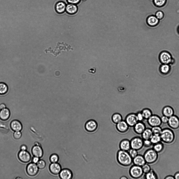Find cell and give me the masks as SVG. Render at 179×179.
<instances>
[{
  "mask_svg": "<svg viewBox=\"0 0 179 179\" xmlns=\"http://www.w3.org/2000/svg\"><path fill=\"white\" fill-rule=\"evenodd\" d=\"M117 159L120 165L124 166H128L133 163V159L128 151L120 149L117 152Z\"/></svg>",
  "mask_w": 179,
  "mask_h": 179,
  "instance_id": "cell-1",
  "label": "cell"
},
{
  "mask_svg": "<svg viewBox=\"0 0 179 179\" xmlns=\"http://www.w3.org/2000/svg\"><path fill=\"white\" fill-rule=\"evenodd\" d=\"M160 136L161 141L167 144L172 143L175 139V135L173 131L167 128L162 129Z\"/></svg>",
  "mask_w": 179,
  "mask_h": 179,
  "instance_id": "cell-2",
  "label": "cell"
},
{
  "mask_svg": "<svg viewBox=\"0 0 179 179\" xmlns=\"http://www.w3.org/2000/svg\"><path fill=\"white\" fill-rule=\"evenodd\" d=\"M143 156L146 163L149 164L155 163L158 158V153L152 148L149 149L146 151Z\"/></svg>",
  "mask_w": 179,
  "mask_h": 179,
  "instance_id": "cell-3",
  "label": "cell"
},
{
  "mask_svg": "<svg viewBox=\"0 0 179 179\" xmlns=\"http://www.w3.org/2000/svg\"><path fill=\"white\" fill-rule=\"evenodd\" d=\"M159 59L162 64H172L175 62L171 53L166 51H162L160 53Z\"/></svg>",
  "mask_w": 179,
  "mask_h": 179,
  "instance_id": "cell-4",
  "label": "cell"
},
{
  "mask_svg": "<svg viewBox=\"0 0 179 179\" xmlns=\"http://www.w3.org/2000/svg\"><path fill=\"white\" fill-rule=\"evenodd\" d=\"M143 173L141 167L134 165L130 167L129 170V174L130 176L134 179L140 178Z\"/></svg>",
  "mask_w": 179,
  "mask_h": 179,
  "instance_id": "cell-5",
  "label": "cell"
},
{
  "mask_svg": "<svg viewBox=\"0 0 179 179\" xmlns=\"http://www.w3.org/2000/svg\"><path fill=\"white\" fill-rule=\"evenodd\" d=\"M131 148L139 150L141 149L144 146L143 140L139 137H136L133 138L130 140Z\"/></svg>",
  "mask_w": 179,
  "mask_h": 179,
  "instance_id": "cell-6",
  "label": "cell"
},
{
  "mask_svg": "<svg viewBox=\"0 0 179 179\" xmlns=\"http://www.w3.org/2000/svg\"><path fill=\"white\" fill-rule=\"evenodd\" d=\"M147 120L148 123L151 127L160 126L162 123L160 117L155 114H153Z\"/></svg>",
  "mask_w": 179,
  "mask_h": 179,
  "instance_id": "cell-7",
  "label": "cell"
},
{
  "mask_svg": "<svg viewBox=\"0 0 179 179\" xmlns=\"http://www.w3.org/2000/svg\"><path fill=\"white\" fill-rule=\"evenodd\" d=\"M167 124L171 128L173 129H178L179 128V118L174 115L169 117Z\"/></svg>",
  "mask_w": 179,
  "mask_h": 179,
  "instance_id": "cell-8",
  "label": "cell"
},
{
  "mask_svg": "<svg viewBox=\"0 0 179 179\" xmlns=\"http://www.w3.org/2000/svg\"><path fill=\"white\" fill-rule=\"evenodd\" d=\"M98 124L96 121L93 120L88 121L86 123L85 128L86 130L90 132H93L97 129Z\"/></svg>",
  "mask_w": 179,
  "mask_h": 179,
  "instance_id": "cell-9",
  "label": "cell"
},
{
  "mask_svg": "<svg viewBox=\"0 0 179 179\" xmlns=\"http://www.w3.org/2000/svg\"><path fill=\"white\" fill-rule=\"evenodd\" d=\"M125 121L129 127H133L138 122L136 114L132 113L128 114Z\"/></svg>",
  "mask_w": 179,
  "mask_h": 179,
  "instance_id": "cell-10",
  "label": "cell"
},
{
  "mask_svg": "<svg viewBox=\"0 0 179 179\" xmlns=\"http://www.w3.org/2000/svg\"><path fill=\"white\" fill-rule=\"evenodd\" d=\"M26 170L28 175L33 176L38 173L39 168L36 164L33 162L30 163L27 165Z\"/></svg>",
  "mask_w": 179,
  "mask_h": 179,
  "instance_id": "cell-11",
  "label": "cell"
},
{
  "mask_svg": "<svg viewBox=\"0 0 179 179\" xmlns=\"http://www.w3.org/2000/svg\"><path fill=\"white\" fill-rule=\"evenodd\" d=\"M129 127L125 121L123 120L116 125L117 130L120 133H122L126 132L128 131Z\"/></svg>",
  "mask_w": 179,
  "mask_h": 179,
  "instance_id": "cell-12",
  "label": "cell"
},
{
  "mask_svg": "<svg viewBox=\"0 0 179 179\" xmlns=\"http://www.w3.org/2000/svg\"><path fill=\"white\" fill-rule=\"evenodd\" d=\"M19 159L24 162H28L30 160L31 156L29 153L26 150H21L18 154Z\"/></svg>",
  "mask_w": 179,
  "mask_h": 179,
  "instance_id": "cell-13",
  "label": "cell"
},
{
  "mask_svg": "<svg viewBox=\"0 0 179 179\" xmlns=\"http://www.w3.org/2000/svg\"><path fill=\"white\" fill-rule=\"evenodd\" d=\"M146 128V126L142 121H138L133 127L134 132L139 135H141Z\"/></svg>",
  "mask_w": 179,
  "mask_h": 179,
  "instance_id": "cell-14",
  "label": "cell"
},
{
  "mask_svg": "<svg viewBox=\"0 0 179 179\" xmlns=\"http://www.w3.org/2000/svg\"><path fill=\"white\" fill-rule=\"evenodd\" d=\"M49 170L51 173L56 175L59 174L61 170V167L57 162L52 163L49 165Z\"/></svg>",
  "mask_w": 179,
  "mask_h": 179,
  "instance_id": "cell-15",
  "label": "cell"
},
{
  "mask_svg": "<svg viewBox=\"0 0 179 179\" xmlns=\"http://www.w3.org/2000/svg\"><path fill=\"white\" fill-rule=\"evenodd\" d=\"M59 174L60 178L62 179H70L73 176L71 171L67 169L61 170Z\"/></svg>",
  "mask_w": 179,
  "mask_h": 179,
  "instance_id": "cell-16",
  "label": "cell"
},
{
  "mask_svg": "<svg viewBox=\"0 0 179 179\" xmlns=\"http://www.w3.org/2000/svg\"><path fill=\"white\" fill-rule=\"evenodd\" d=\"M133 163L134 165L141 167L146 163L143 156L138 154L133 159Z\"/></svg>",
  "mask_w": 179,
  "mask_h": 179,
  "instance_id": "cell-17",
  "label": "cell"
},
{
  "mask_svg": "<svg viewBox=\"0 0 179 179\" xmlns=\"http://www.w3.org/2000/svg\"><path fill=\"white\" fill-rule=\"evenodd\" d=\"M171 70L170 65L167 64H162L159 68L160 73L163 75L168 74L170 73Z\"/></svg>",
  "mask_w": 179,
  "mask_h": 179,
  "instance_id": "cell-18",
  "label": "cell"
},
{
  "mask_svg": "<svg viewBox=\"0 0 179 179\" xmlns=\"http://www.w3.org/2000/svg\"><path fill=\"white\" fill-rule=\"evenodd\" d=\"M119 147L120 150L128 151L131 148L130 141L127 139L122 140L119 143Z\"/></svg>",
  "mask_w": 179,
  "mask_h": 179,
  "instance_id": "cell-19",
  "label": "cell"
},
{
  "mask_svg": "<svg viewBox=\"0 0 179 179\" xmlns=\"http://www.w3.org/2000/svg\"><path fill=\"white\" fill-rule=\"evenodd\" d=\"M162 113L163 115L169 117L174 115V110L172 107L167 105L163 108Z\"/></svg>",
  "mask_w": 179,
  "mask_h": 179,
  "instance_id": "cell-20",
  "label": "cell"
},
{
  "mask_svg": "<svg viewBox=\"0 0 179 179\" xmlns=\"http://www.w3.org/2000/svg\"><path fill=\"white\" fill-rule=\"evenodd\" d=\"M32 153L33 155L39 158L41 157L43 154V151L42 148L38 145L34 146L32 149Z\"/></svg>",
  "mask_w": 179,
  "mask_h": 179,
  "instance_id": "cell-21",
  "label": "cell"
},
{
  "mask_svg": "<svg viewBox=\"0 0 179 179\" xmlns=\"http://www.w3.org/2000/svg\"><path fill=\"white\" fill-rule=\"evenodd\" d=\"M66 4L62 1L57 2L55 5V9L58 13L61 14L66 11Z\"/></svg>",
  "mask_w": 179,
  "mask_h": 179,
  "instance_id": "cell-22",
  "label": "cell"
},
{
  "mask_svg": "<svg viewBox=\"0 0 179 179\" xmlns=\"http://www.w3.org/2000/svg\"><path fill=\"white\" fill-rule=\"evenodd\" d=\"M146 21L149 26L151 27H155L158 25L159 20L155 16L151 15L147 18Z\"/></svg>",
  "mask_w": 179,
  "mask_h": 179,
  "instance_id": "cell-23",
  "label": "cell"
},
{
  "mask_svg": "<svg viewBox=\"0 0 179 179\" xmlns=\"http://www.w3.org/2000/svg\"><path fill=\"white\" fill-rule=\"evenodd\" d=\"M10 126L12 129L15 131H20L22 129V125L21 122L16 120H12L10 122Z\"/></svg>",
  "mask_w": 179,
  "mask_h": 179,
  "instance_id": "cell-24",
  "label": "cell"
},
{
  "mask_svg": "<svg viewBox=\"0 0 179 179\" xmlns=\"http://www.w3.org/2000/svg\"><path fill=\"white\" fill-rule=\"evenodd\" d=\"M78 10V7L76 4L68 3L66 4V11L70 14H75Z\"/></svg>",
  "mask_w": 179,
  "mask_h": 179,
  "instance_id": "cell-25",
  "label": "cell"
},
{
  "mask_svg": "<svg viewBox=\"0 0 179 179\" xmlns=\"http://www.w3.org/2000/svg\"><path fill=\"white\" fill-rule=\"evenodd\" d=\"M10 112L8 109L6 108L0 110V119L3 121H6L9 118Z\"/></svg>",
  "mask_w": 179,
  "mask_h": 179,
  "instance_id": "cell-26",
  "label": "cell"
},
{
  "mask_svg": "<svg viewBox=\"0 0 179 179\" xmlns=\"http://www.w3.org/2000/svg\"><path fill=\"white\" fill-rule=\"evenodd\" d=\"M141 135L144 140L150 139L153 135L151 129L149 128H146Z\"/></svg>",
  "mask_w": 179,
  "mask_h": 179,
  "instance_id": "cell-27",
  "label": "cell"
},
{
  "mask_svg": "<svg viewBox=\"0 0 179 179\" xmlns=\"http://www.w3.org/2000/svg\"><path fill=\"white\" fill-rule=\"evenodd\" d=\"M144 120L148 119L152 115L151 110L148 108H145L141 111Z\"/></svg>",
  "mask_w": 179,
  "mask_h": 179,
  "instance_id": "cell-28",
  "label": "cell"
},
{
  "mask_svg": "<svg viewBox=\"0 0 179 179\" xmlns=\"http://www.w3.org/2000/svg\"><path fill=\"white\" fill-rule=\"evenodd\" d=\"M144 178L146 179H157L158 177L156 173L152 169L147 173L145 174Z\"/></svg>",
  "mask_w": 179,
  "mask_h": 179,
  "instance_id": "cell-29",
  "label": "cell"
},
{
  "mask_svg": "<svg viewBox=\"0 0 179 179\" xmlns=\"http://www.w3.org/2000/svg\"><path fill=\"white\" fill-rule=\"evenodd\" d=\"M112 120L114 123L116 124L122 120V117L119 113H115L112 116Z\"/></svg>",
  "mask_w": 179,
  "mask_h": 179,
  "instance_id": "cell-30",
  "label": "cell"
},
{
  "mask_svg": "<svg viewBox=\"0 0 179 179\" xmlns=\"http://www.w3.org/2000/svg\"><path fill=\"white\" fill-rule=\"evenodd\" d=\"M164 148L163 144L160 142L153 144L152 149L157 153L161 152Z\"/></svg>",
  "mask_w": 179,
  "mask_h": 179,
  "instance_id": "cell-31",
  "label": "cell"
},
{
  "mask_svg": "<svg viewBox=\"0 0 179 179\" xmlns=\"http://www.w3.org/2000/svg\"><path fill=\"white\" fill-rule=\"evenodd\" d=\"M151 129L153 134L160 135L162 129L160 126H157L152 127Z\"/></svg>",
  "mask_w": 179,
  "mask_h": 179,
  "instance_id": "cell-32",
  "label": "cell"
},
{
  "mask_svg": "<svg viewBox=\"0 0 179 179\" xmlns=\"http://www.w3.org/2000/svg\"><path fill=\"white\" fill-rule=\"evenodd\" d=\"M8 90L7 85L3 82H0V94H3L6 93Z\"/></svg>",
  "mask_w": 179,
  "mask_h": 179,
  "instance_id": "cell-33",
  "label": "cell"
},
{
  "mask_svg": "<svg viewBox=\"0 0 179 179\" xmlns=\"http://www.w3.org/2000/svg\"><path fill=\"white\" fill-rule=\"evenodd\" d=\"M150 140L153 144L160 142L161 141L160 135H153Z\"/></svg>",
  "mask_w": 179,
  "mask_h": 179,
  "instance_id": "cell-34",
  "label": "cell"
},
{
  "mask_svg": "<svg viewBox=\"0 0 179 179\" xmlns=\"http://www.w3.org/2000/svg\"><path fill=\"white\" fill-rule=\"evenodd\" d=\"M59 159L58 156L56 154H52L50 157V161L52 163L57 162Z\"/></svg>",
  "mask_w": 179,
  "mask_h": 179,
  "instance_id": "cell-35",
  "label": "cell"
},
{
  "mask_svg": "<svg viewBox=\"0 0 179 179\" xmlns=\"http://www.w3.org/2000/svg\"><path fill=\"white\" fill-rule=\"evenodd\" d=\"M144 173L146 174L149 172L151 169V167L149 164L146 163L141 166Z\"/></svg>",
  "mask_w": 179,
  "mask_h": 179,
  "instance_id": "cell-36",
  "label": "cell"
},
{
  "mask_svg": "<svg viewBox=\"0 0 179 179\" xmlns=\"http://www.w3.org/2000/svg\"><path fill=\"white\" fill-rule=\"evenodd\" d=\"M128 152L132 159L135 158L138 154V150L131 148L128 151Z\"/></svg>",
  "mask_w": 179,
  "mask_h": 179,
  "instance_id": "cell-37",
  "label": "cell"
},
{
  "mask_svg": "<svg viewBox=\"0 0 179 179\" xmlns=\"http://www.w3.org/2000/svg\"><path fill=\"white\" fill-rule=\"evenodd\" d=\"M36 164L38 168L41 169L45 168L46 165L45 162L44 160H39Z\"/></svg>",
  "mask_w": 179,
  "mask_h": 179,
  "instance_id": "cell-38",
  "label": "cell"
},
{
  "mask_svg": "<svg viewBox=\"0 0 179 179\" xmlns=\"http://www.w3.org/2000/svg\"><path fill=\"white\" fill-rule=\"evenodd\" d=\"M166 0H154V3L155 5L158 7H161L165 3Z\"/></svg>",
  "mask_w": 179,
  "mask_h": 179,
  "instance_id": "cell-39",
  "label": "cell"
},
{
  "mask_svg": "<svg viewBox=\"0 0 179 179\" xmlns=\"http://www.w3.org/2000/svg\"><path fill=\"white\" fill-rule=\"evenodd\" d=\"M155 16L160 20L163 19L164 17V14L162 11H158L156 13Z\"/></svg>",
  "mask_w": 179,
  "mask_h": 179,
  "instance_id": "cell-40",
  "label": "cell"
},
{
  "mask_svg": "<svg viewBox=\"0 0 179 179\" xmlns=\"http://www.w3.org/2000/svg\"><path fill=\"white\" fill-rule=\"evenodd\" d=\"M152 144L151 143L150 139L143 140L144 146L146 147H151Z\"/></svg>",
  "mask_w": 179,
  "mask_h": 179,
  "instance_id": "cell-41",
  "label": "cell"
},
{
  "mask_svg": "<svg viewBox=\"0 0 179 179\" xmlns=\"http://www.w3.org/2000/svg\"><path fill=\"white\" fill-rule=\"evenodd\" d=\"M161 120L162 123L164 124L167 123L169 117L163 115L161 117Z\"/></svg>",
  "mask_w": 179,
  "mask_h": 179,
  "instance_id": "cell-42",
  "label": "cell"
},
{
  "mask_svg": "<svg viewBox=\"0 0 179 179\" xmlns=\"http://www.w3.org/2000/svg\"><path fill=\"white\" fill-rule=\"evenodd\" d=\"M136 115L138 121H142L144 120L141 111L138 112L136 113Z\"/></svg>",
  "mask_w": 179,
  "mask_h": 179,
  "instance_id": "cell-43",
  "label": "cell"
},
{
  "mask_svg": "<svg viewBox=\"0 0 179 179\" xmlns=\"http://www.w3.org/2000/svg\"><path fill=\"white\" fill-rule=\"evenodd\" d=\"M13 136L15 139H18L21 137L22 133L20 131H15L14 133Z\"/></svg>",
  "mask_w": 179,
  "mask_h": 179,
  "instance_id": "cell-44",
  "label": "cell"
},
{
  "mask_svg": "<svg viewBox=\"0 0 179 179\" xmlns=\"http://www.w3.org/2000/svg\"><path fill=\"white\" fill-rule=\"evenodd\" d=\"M81 0H67L68 3L77 4L80 2Z\"/></svg>",
  "mask_w": 179,
  "mask_h": 179,
  "instance_id": "cell-45",
  "label": "cell"
},
{
  "mask_svg": "<svg viewBox=\"0 0 179 179\" xmlns=\"http://www.w3.org/2000/svg\"><path fill=\"white\" fill-rule=\"evenodd\" d=\"M39 160V158L34 156L32 159L33 162L36 164L37 163Z\"/></svg>",
  "mask_w": 179,
  "mask_h": 179,
  "instance_id": "cell-46",
  "label": "cell"
},
{
  "mask_svg": "<svg viewBox=\"0 0 179 179\" xmlns=\"http://www.w3.org/2000/svg\"><path fill=\"white\" fill-rule=\"evenodd\" d=\"M6 108V105L4 103H1L0 104V110H2Z\"/></svg>",
  "mask_w": 179,
  "mask_h": 179,
  "instance_id": "cell-47",
  "label": "cell"
},
{
  "mask_svg": "<svg viewBox=\"0 0 179 179\" xmlns=\"http://www.w3.org/2000/svg\"><path fill=\"white\" fill-rule=\"evenodd\" d=\"M174 179H179V172H176L174 176Z\"/></svg>",
  "mask_w": 179,
  "mask_h": 179,
  "instance_id": "cell-48",
  "label": "cell"
},
{
  "mask_svg": "<svg viewBox=\"0 0 179 179\" xmlns=\"http://www.w3.org/2000/svg\"><path fill=\"white\" fill-rule=\"evenodd\" d=\"M165 179H174V176L172 175H168L166 176L164 178Z\"/></svg>",
  "mask_w": 179,
  "mask_h": 179,
  "instance_id": "cell-49",
  "label": "cell"
},
{
  "mask_svg": "<svg viewBox=\"0 0 179 179\" xmlns=\"http://www.w3.org/2000/svg\"><path fill=\"white\" fill-rule=\"evenodd\" d=\"M20 149L22 150H26L27 149V147L26 145H23L21 146Z\"/></svg>",
  "mask_w": 179,
  "mask_h": 179,
  "instance_id": "cell-50",
  "label": "cell"
},
{
  "mask_svg": "<svg viewBox=\"0 0 179 179\" xmlns=\"http://www.w3.org/2000/svg\"><path fill=\"white\" fill-rule=\"evenodd\" d=\"M128 178L124 176H122L120 178V179H127Z\"/></svg>",
  "mask_w": 179,
  "mask_h": 179,
  "instance_id": "cell-51",
  "label": "cell"
},
{
  "mask_svg": "<svg viewBox=\"0 0 179 179\" xmlns=\"http://www.w3.org/2000/svg\"><path fill=\"white\" fill-rule=\"evenodd\" d=\"M82 0L83 1H86V0Z\"/></svg>",
  "mask_w": 179,
  "mask_h": 179,
  "instance_id": "cell-52",
  "label": "cell"
},
{
  "mask_svg": "<svg viewBox=\"0 0 179 179\" xmlns=\"http://www.w3.org/2000/svg\"><path fill=\"white\" fill-rule=\"evenodd\" d=\"M178 32H179V27L178 29Z\"/></svg>",
  "mask_w": 179,
  "mask_h": 179,
  "instance_id": "cell-53",
  "label": "cell"
}]
</instances>
